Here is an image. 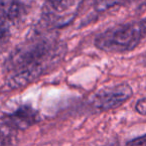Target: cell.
Segmentation results:
<instances>
[{
    "instance_id": "obj_5",
    "label": "cell",
    "mask_w": 146,
    "mask_h": 146,
    "mask_svg": "<svg viewBox=\"0 0 146 146\" xmlns=\"http://www.w3.org/2000/svg\"><path fill=\"white\" fill-rule=\"evenodd\" d=\"M38 120V112L31 106L24 105L7 115L5 124L14 130H25L37 123Z\"/></svg>"
},
{
    "instance_id": "obj_3",
    "label": "cell",
    "mask_w": 146,
    "mask_h": 146,
    "mask_svg": "<svg viewBox=\"0 0 146 146\" xmlns=\"http://www.w3.org/2000/svg\"><path fill=\"white\" fill-rule=\"evenodd\" d=\"M133 94L129 84L121 83L96 92L90 99V106L98 112L115 109L130 99Z\"/></svg>"
},
{
    "instance_id": "obj_9",
    "label": "cell",
    "mask_w": 146,
    "mask_h": 146,
    "mask_svg": "<svg viewBox=\"0 0 146 146\" xmlns=\"http://www.w3.org/2000/svg\"><path fill=\"white\" fill-rule=\"evenodd\" d=\"M135 110L140 115H146V97L140 98L135 105Z\"/></svg>"
},
{
    "instance_id": "obj_10",
    "label": "cell",
    "mask_w": 146,
    "mask_h": 146,
    "mask_svg": "<svg viewBox=\"0 0 146 146\" xmlns=\"http://www.w3.org/2000/svg\"><path fill=\"white\" fill-rule=\"evenodd\" d=\"M105 146H118V142H116V141H111L110 143H107Z\"/></svg>"
},
{
    "instance_id": "obj_8",
    "label": "cell",
    "mask_w": 146,
    "mask_h": 146,
    "mask_svg": "<svg viewBox=\"0 0 146 146\" xmlns=\"http://www.w3.org/2000/svg\"><path fill=\"white\" fill-rule=\"evenodd\" d=\"M125 146H146V134L131 139L126 143Z\"/></svg>"
},
{
    "instance_id": "obj_4",
    "label": "cell",
    "mask_w": 146,
    "mask_h": 146,
    "mask_svg": "<svg viewBox=\"0 0 146 146\" xmlns=\"http://www.w3.org/2000/svg\"><path fill=\"white\" fill-rule=\"evenodd\" d=\"M81 2L82 0H47L45 15L55 26L66 25L74 18V11Z\"/></svg>"
},
{
    "instance_id": "obj_2",
    "label": "cell",
    "mask_w": 146,
    "mask_h": 146,
    "mask_svg": "<svg viewBox=\"0 0 146 146\" xmlns=\"http://www.w3.org/2000/svg\"><path fill=\"white\" fill-rule=\"evenodd\" d=\"M146 37V18L106 29L95 38V46L109 53L133 50Z\"/></svg>"
},
{
    "instance_id": "obj_1",
    "label": "cell",
    "mask_w": 146,
    "mask_h": 146,
    "mask_svg": "<svg viewBox=\"0 0 146 146\" xmlns=\"http://www.w3.org/2000/svg\"><path fill=\"white\" fill-rule=\"evenodd\" d=\"M62 51L57 41L50 38H34L21 43L5 62L6 84L11 89L29 85L56 64Z\"/></svg>"
},
{
    "instance_id": "obj_7",
    "label": "cell",
    "mask_w": 146,
    "mask_h": 146,
    "mask_svg": "<svg viewBox=\"0 0 146 146\" xmlns=\"http://www.w3.org/2000/svg\"><path fill=\"white\" fill-rule=\"evenodd\" d=\"M129 0H96L95 8L98 11H105L112 7L122 5Z\"/></svg>"
},
{
    "instance_id": "obj_6",
    "label": "cell",
    "mask_w": 146,
    "mask_h": 146,
    "mask_svg": "<svg viewBox=\"0 0 146 146\" xmlns=\"http://www.w3.org/2000/svg\"><path fill=\"white\" fill-rule=\"evenodd\" d=\"M13 130L5 124L4 127L0 126V146H11L13 143Z\"/></svg>"
}]
</instances>
